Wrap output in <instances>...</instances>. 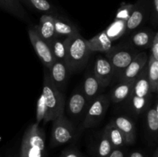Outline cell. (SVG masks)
Here are the masks:
<instances>
[{
  "label": "cell",
  "mask_w": 158,
  "mask_h": 157,
  "mask_svg": "<svg viewBox=\"0 0 158 157\" xmlns=\"http://www.w3.org/2000/svg\"><path fill=\"white\" fill-rule=\"evenodd\" d=\"M39 35L46 42H49L55 37L54 15L44 14L40 18L39 25L34 26Z\"/></svg>",
  "instance_id": "9a60e30c"
},
{
  "label": "cell",
  "mask_w": 158,
  "mask_h": 157,
  "mask_svg": "<svg viewBox=\"0 0 158 157\" xmlns=\"http://www.w3.org/2000/svg\"><path fill=\"white\" fill-rule=\"evenodd\" d=\"M153 157H158V150H157V149H156L155 152H154V155H153Z\"/></svg>",
  "instance_id": "d590c367"
},
{
  "label": "cell",
  "mask_w": 158,
  "mask_h": 157,
  "mask_svg": "<svg viewBox=\"0 0 158 157\" xmlns=\"http://www.w3.org/2000/svg\"><path fill=\"white\" fill-rule=\"evenodd\" d=\"M42 95L46 106L44 123L53 121L57 117L64 115L65 98L63 92L59 90L49 78V72L45 71Z\"/></svg>",
  "instance_id": "7a4b0ae2"
},
{
  "label": "cell",
  "mask_w": 158,
  "mask_h": 157,
  "mask_svg": "<svg viewBox=\"0 0 158 157\" xmlns=\"http://www.w3.org/2000/svg\"><path fill=\"white\" fill-rule=\"evenodd\" d=\"M123 134L127 145H132L136 140V127L134 122L127 116L120 115L111 121Z\"/></svg>",
  "instance_id": "4fadbf2b"
},
{
  "label": "cell",
  "mask_w": 158,
  "mask_h": 157,
  "mask_svg": "<svg viewBox=\"0 0 158 157\" xmlns=\"http://www.w3.org/2000/svg\"><path fill=\"white\" fill-rule=\"evenodd\" d=\"M55 61H60L66 63V45L64 39L54 37L48 42Z\"/></svg>",
  "instance_id": "cb8c5ba5"
},
{
  "label": "cell",
  "mask_w": 158,
  "mask_h": 157,
  "mask_svg": "<svg viewBox=\"0 0 158 157\" xmlns=\"http://www.w3.org/2000/svg\"><path fill=\"white\" fill-rule=\"evenodd\" d=\"M93 72L103 88L109 86L114 78L112 66L109 60L104 57L100 56L96 59Z\"/></svg>",
  "instance_id": "8fae6325"
},
{
  "label": "cell",
  "mask_w": 158,
  "mask_h": 157,
  "mask_svg": "<svg viewBox=\"0 0 158 157\" xmlns=\"http://www.w3.org/2000/svg\"><path fill=\"white\" fill-rule=\"evenodd\" d=\"M148 54L146 52H140L136 55L127 67L123 70L117 78L119 82H127L135 80L142 69L148 64Z\"/></svg>",
  "instance_id": "30bf717a"
},
{
  "label": "cell",
  "mask_w": 158,
  "mask_h": 157,
  "mask_svg": "<svg viewBox=\"0 0 158 157\" xmlns=\"http://www.w3.org/2000/svg\"><path fill=\"white\" fill-rule=\"evenodd\" d=\"M29 7L48 15L58 16L57 9L48 0H19Z\"/></svg>",
  "instance_id": "484cf974"
},
{
  "label": "cell",
  "mask_w": 158,
  "mask_h": 157,
  "mask_svg": "<svg viewBox=\"0 0 158 157\" xmlns=\"http://www.w3.org/2000/svg\"><path fill=\"white\" fill-rule=\"evenodd\" d=\"M135 80L127 82H120L117 86H115L111 92L110 99L114 103H118L127 99L134 89Z\"/></svg>",
  "instance_id": "ffe728a7"
},
{
  "label": "cell",
  "mask_w": 158,
  "mask_h": 157,
  "mask_svg": "<svg viewBox=\"0 0 158 157\" xmlns=\"http://www.w3.org/2000/svg\"><path fill=\"white\" fill-rule=\"evenodd\" d=\"M114 149L110 142L106 134L103 132L96 147V155L97 157H107Z\"/></svg>",
  "instance_id": "83f0119b"
},
{
  "label": "cell",
  "mask_w": 158,
  "mask_h": 157,
  "mask_svg": "<svg viewBox=\"0 0 158 157\" xmlns=\"http://www.w3.org/2000/svg\"><path fill=\"white\" fill-rule=\"evenodd\" d=\"M151 10L152 11V21L157 25L158 19V0H151Z\"/></svg>",
  "instance_id": "d6a6232c"
},
{
  "label": "cell",
  "mask_w": 158,
  "mask_h": 157,
  "mask_svg": "<svg viewBox=\"0 0 158 157\" xmlns=\"http://www.w3.org/2000/svg\"><path fill=\"white\" fill-rule=\"evenodd\" d=\"M103 132L107 136L108 139L110 140L114 149L121 148L127 145L123 134L119 130L118 128L115 125L113 124L111 122L109 124L106 125Z\"/></svg>",
  "instance_id": "7402d4cb"
},
{
  "label": "cell",
  "mask_w": 158,
  "mask_h": 157,
  "mask_svg": "<svg viewBox=\"0 0 158 157\" xmlns=\"http://www.w3.org/2000/svg\"><path fill=\"white\" fill-rule=\"evenodd\" d=\"M46 135L39 124L29 126L22 139L19 157H45Z\"/></svg>",
  "instance_id": "277c9868"
},
{
  "label": "cell",
  "mask_w": 158,
  "mask_h": 157,
  "mask_svg": "<svg viewBox=\"0 0 158 157\" xmlns=\"http://www.w3.org/2000/svg\"><path fill=\"white\" fill-rule=\"evenodd\" d=\"M147 131L151 141L157 142L158 130V106L156 102L153 106L147 109L146 115Z\"/></svg>",
  "instance_id": "ac0fdd59"
},
{
  "label": "cell",
  "mask_w": 158,
  "mask_h": 157,
  "mask_svg": "<svg viewBox=\"0 0 158 157\" xmlns=\"http://www.w3.org/2000/svg\"><path fill=\"white\" fill-rule=\"evenodd\" d=\"M0 9L9 12L21 21L29 22L30 20L19 0H0Z\"/></svg>",
  "instance_id": "2e32d148"
},
{
  "label": "cell",
  "mask_w": 158,
  "mask_h": 157,
  "mask_svg": "<svg viewBox=\"0 0 158 157\" xmlns=\"http://www.w3.org/2000/svg\"><path fill=\"white\" fill-rule=\"evenodd\" d=\"M147 65L136 78L134 89L127 99L130 109L136 115L144 112L150 106L151 92L148 82Z\"/></svg>",
  "instance_id": "3957f363"
},
{
  "label": "cell",
  "mask_w": 158,
  "mask_h": 157,
  "mask_svg": "<svg viewBox=\"0 0 158 157\" xmlns=\"http://www.w3.org/2000/svg\"><path fill=\"white\" fill-rule=\"evenodd\" d=\"M126 29L127 21L121 19H114V21L104 31L110 41L114 42L126 33Z\"/></svg>",
  "instance_id": "4316f807"
},
{
  "label": "cell",
  "mask_w": 158,
  "mask_h": 157,
  "mask_svg": "<svg viewBox=\"0 0 158 157\" xmlns=\"http://www.w3.org/2000/svg\"><path fill=\"white\" fill-rule=\"evenodd\" d=\"M102 89L103 88L95 77L94 72H89L86 75V78L83 82V87L82 91L88 103H89L94 99L97 98Z\"/></svg>",
  "instance_id": "e0dca14e"
},
{
  "label": "cell",
  "mask_w": 158,
  "mask_h": 157,
  "mask_svg": "<svg viewBox=\"0 0 158 157\" xmlns=\"http://www.w3.org/2000/svg\"><path fill=\"white\" fill-rule=\"evenodd\" d=\"M129 157H146V155L140 151H134L130 154Z\"/></svg>",
  "instance_id": "e575fe53"
},
{
  "label": "cell",
  "mask_w": 158,
  "mask_h": 157,
  "mask_svg": "<svg viewBox=\"0 0 158 157\" xmlns=\"http://www.w3.org/2000/svg\"><path fill=\"white\" fill-rule=\"evenodd\" d=\"M110 106L109 98L106 95H98L88 105L82 128L89 129L95 126L104 116Z\"/></svg>",
  "instance_id": "52a82bcc"
},
{
  "label": "cell",
  "mask_w": 158,
  "mask_h": 157,
  "mask_svg": "<svg viewBox=\"0 0 158 157\" xmlns=\"http://www.w3.org/2000/svg\"><path fill=\"white\" fill-rule=\"evenodd\" d=\"M54 26H55V37H69L79 32L78 29L73 25L69 24L63 21L59 16H54Z\"/></svg>",
  "instance_id": "603a6c76"
},
{
  "label": "cell",
  "mask_w": 158,
  "mask_h": 157,
  "mask_svg": "<svg viewBox=\"0 0 158 157\" xmlns=\"http://www.w3.org/2000/svg\"><path fill=\"white\" fill-rule=\"evenodd\" d=\"M46 106H45L44 99L42 94L39 98L38 102L36 105V111H35V122L36 124H40V123L43 120H44L46 116Z\"/></svg>",
  "instance_id": "f546056e"
},
{
  "label": "cell",
  "mask_w": 158,
  "mask_h": 157,
  "mask_svg": "<svg viewBox=\"0 0 158 157\" xmlns=\"http://www.w3.org/2000/svg\"><path fill=\"white\" fill-rule=\"evenodd\" d=\"M52 122L50 137L51 147L62 146L73 140L75 135V128L64 115L57 117Z\"/></svg>",
  "instance_id": "8992f818"
},
{
  "label": "cell",
  "mask_w": 158,
  "mask_h": 157,
  "mask_svg": "<svg viewBox=\"0 0 158 157\" xmlns=\"http://www.w3.org/2000/svg\"><path fill=\"white\" fill-rule=\"evenodd\" d=\"M64 40L66 45V64L71 73L86 64L91 52L88 48L87 40L80 32L66 37Z\"/></svg>",
  "instance_id": "6da1fadb"
},
{
  "label": "cell",
  "mask_w": 158,
  "mask_h": 157,
  "mask_svg": "<svg viewBox=\"0 0 158 157\" xmlns=\"http://www.w3.org/2000/svg\"><path fill=\"white\" fill-rule=\"evenodd\" d=\"M107 157H125L124 151L122 150L121 148L114 149Z\"/></svg>",
  "instance_id": "836d02e7"
},
{
  "label": "cell",
  "mask_w": 158,
  "mask_h": 157,
  "mask_svg": "<svg viewBox=\"0 0 158 157\" xmlns=\"http://www.w3.org/2000/svg\"><path fill=\"white\" fill-rule=\"evenodd\" d=\"M139 52L138 49L131 46L130 43L114 46L105 52L106 58L110 61L114 69V78H119L123 70Z\"/></svg>",
  "instance_id": "5b68a950"
},
{
  "label": "cell",
  "mask_w": 158,
  "mask_h": 157,
  "mask_svg": "<svg viewBox=\"0 0 158 157\" xmlns=\"http://www.w3.org/2000/svg\"><path fill=\"white\" fill-rule=\"evenodd\" d=\"M148 77L151 92L157 93L158 91V60L154 59L151 55L148 56Z\"/></svg>",
  "instance_id": "d4e9b609"
},
{
  "label": "cell",
  "mask_w": 158,
  "mask_h": 157,
  "mask_svg": "<svg viewBox=\"0 0 158 157\" xmlns=\"http://www.w3.org/2000/svg\"><path fill=\"white\" fill-rule=\"evenodd\" d=\"M151 55L154 59L158 60V33L155 32L151 46Z\"/></svg>",
  "instance_id": "4dcf8cb0"
},
{
  "label": "cell",
  "mask_w": 158,
  "mask_h": 157,
  "mask_svg": "<svg viewBox=\"0 0 158 157\" xmlns=\"http://www.w3.org/2000/svg\"><path fill=\"white\" fill-rule=\"evenodd\" d=\"M28 34L35 53L41 60L43 64L49 69L52 63L55 62L49 44L39 35L34 27L29 28L28 30Z\"/></svg>",
  "instance_id": "ba28073f"
},
{
  "label": "cell",
  "mask_w": 158,
  "mask_h": 157,
  "mask_svg": "<svg viewBox=\"0 0 158 157\" xmlns=\"http://www.w3.org/2000/svg\"><path fill=\"white\" fill-rule=\"evenodd\" d=\"M49 75L54 86L63 92L69 78V71L65 62L55 61L49 69Z\"/></svg>",
  "instance_id": "7c38bea8"
},
{
  "label": "cell",
  "mask_w": 158,
  "mask_h": 157,
  "mask_svg": "<svg viewBox=\"0 0 158 157\" xmlns=\"http://www.w3.org/2000/svg\"><path fill=\"white\" fill-rule=\"evenodd\" d=\"M112 43L104 30L87 40V46L90 52H106L113 47Z\"/></svg>",
  "instance_id": "d6986e66"
},
{
  "label": "cell",
  "mask_w": 158,
  "mask_h": 157,
  "mask_svg": "<svg viewBox=\"0 0 158 157\" xmlns=\"http://www.w3.org/2000/svg\"><path fill=\"white\" fill-rule=\"evenodd\" d=\"M154 33L150 29H143L131 37L130 44L137 49H148L151 46Z\"/></svg>",
  "instance_id": "44dd1931"
},
{
  "label": "cell",
  "mask_w": 158,
  "mask_h": 157,
  "mask_svg": "<svg viewBox=\"0 0 158 157\" xmlns=\"http://www.w3.org/2000/svg\"><path fill=\"white\" fill-rule=\"evenodd\" d=\"M10 157H13V156H10Z\"/></svg>",
  "instance_id": "8d00e7d4"
},
{
  "label": "cell",
  "mask_w": 158,
  "mask_h": 157,
  "mask_svg": "<svg viewBox=\"0 0 158 157\" xmlns=\"http://www.w3.org/2000/svg\"><path fill=\"white\" fill-rule=\"evenodd\" d=\"M89 103L83 92L80 90L75 91L71 95L68 102V112L71 115L74 117H79L86 112Z\"/></svg>",
  "instance_id": "5bb4252c"
},
{
  "label": "cell",
  "mask_w": 158,
  "mask_h": 157,
  "mask_svg": "<svg viewBox=\"0 0 158 157\" xmlns=\"http://www.w3.org/2000/svg\"><path fill=\"white\" fill-rule=\"evenodd\" d=\"M134 4L131 3H122L120 7L117 9L115 15V19H121L127 21L132 12Z\"/></svg>",
  "instance_id": "f1b7e54d"
},
{
  "label": "cell",
  "mask_w": 158,
  "mask_h": 157,
  "mask_svg": "<svg viewBox=\"0 0 158 157\" xmlns=\"http://www.w3.org/2000/svg\"><path fill=\"white\" fill-rule=\"evenodd\" d=\"M151 12V0H137L134 4L132 12L127 21L126 33L140 27L149 16Z\"/></svg>",
  "instance_id": "9c48e42d"
},
{
  "label": "cell",
  "mask_w": 158,
  "mask_h": 157,
  "mask_svg": "<svg viewBox=\"0 0 158 157\" xmlns=\"http://www.w3.org/2000/svg\"><path fill=\"white\" fill-rule=\"evenodd\" d=\"M60 157H83V155L77 149L69 148V149H66L63 151Z\"/></svg>",
  "instance_id": "1f68e13d"
}]
</instances>
